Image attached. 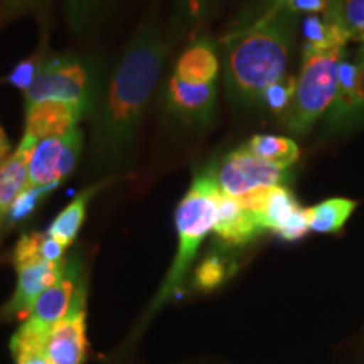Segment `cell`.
<instances>
[{
  "mask_svg": "<svg viewBox=\"0 0 364 364\" xmlns=\"http://www.w3.org/2000/svg\"><path fill=\"white\" fill-rule=\"evenodd\" d=\"M167 56L169 44L164 39L159 22L144 21L124 49L90 118L93 122L95 157L100 164L118 167L129 161Z\"/></svg>",
  "mask_w": 364,
  "mask_h": 364,
  "instance_id": "cell-1",
  "label": "cell"
},
{
  "mask_svg": "<svg viewBox=\"0 0 364 364\" xmlns=\"http://www.w3.org/2000/svg\"><path fill=\"white\" fill-rule=\"evenodd\" d=\"M294 19V14L282 7L231 36L225 54V81L231 98L245 105L260 103L263 91L287 75Z\"/></svg>",
  "mask_w": 364,
  "mask_h": 364,
  "instance_id": "cell-2",
  "label": "cell"
},
{
  "mask_svg": "<svg viewBox=\"0 0 364 364\" xmlns=\"http://www.w3.org/2000/svg\"><path fill=\"white\" fill-rule=\"evenodd\" d=\"M221 188L218 184L215 164L194 176L188 194L182 198L176 211V226L179 247L161 292L157 294L154 309L162 306L179 289L196 253L211 230H215Z\"/></svg>",
  "mask_w": 364,
  "mask_h": 364,
  "instance_id": "cell-3",
  "label": "cell"
},
{
  "mask_svg": "<svg viewBox=\"0 0 364 364\" xmlns=\"http://www.w3.org/2000/svg\"><path fill=\"white\" fill-rule=\"evenodd\" d=\"M103 66L83 54H58L44 58L33 86L24 93L26 107L39 102L71 103L93 117L105 88Z\"/></svg>",
  "mask_w": 364,
  "mask_h": 364,
  "instance_id": "cell-4",
  "label": "cell"
},
{
  "mask_svg": "<svg viewBox=\"0 0 364 364\" xmlns=\"http://www.w3.org/2000/svg\"><path fill=\"white\" fill-rule=\"evenodd\" d=\"M343 51L302 53V68L297 76L294 100L289 110L282 115L287 130L295 135H306L329 110L338 95Z\"/></svg>",
  "mask_w": 364,
  "mask_h": 364,
  "instance_id": "cell-5",
  "label": "cell"
},
{
  "mask_svg": "<svg viewBox=\"0 0 364 364\" xmlns=\"http://www.w3.org/2000/svg\"><path fill=\"white\" fill-rule=\"evenodd\" d=\"M83 134L75 129L70 134L44 139L36 144L27 167V188L59 186L75 171L83 152Z\"/></svg>",
  "mask_w": 364,
  "mask_h": 364,
  "instance_id": "cell-6",
  "label": "cell"
},
{
  "mask_svg": "<svg viewBox=\"0 0 364 364\" xmlns=\"http://www.w3.org/2000/svg\"><path fill=\"white\" fill-rule=\"evenodd\" d=\"M215 172L223 193L233 198H240L260 188L284 186L287 179L285 169L255 156L247 145L228 154L220 166L215 164Z\"/></svg>",
  "mask_w": 364,
  "mask_h": 364,
  "instance_id": "cell-7",
  "label": "cell"
},
{
  "mask_svg": "<svg viewBox=\"0 0 364 364\" xmlns=\"http://www.w3.org/2000/svg\"><path fill=\"white\" fill-rule=\"evenodd\" d=\"M85 285L81 284L70 311L49 332L44 351L51 364H81L86 353Z\"/></svg>",
  "mask_w": 364,
  "mask_h": 364,
  "instance_id": "cell-8",
  "label": "cell"
},
{
  "mask_svg": "<svg viewBox=\"0 0 364 364\" xmlns=\"http://www.w3.org/2000/svg\"><path fill=\"white\" fill-rule=\"evenodd\" d=\"M80 285V263L76 262V258H71L66 262L61 279L36 300L26 318V324L36 331L49 334L53 327L70 311Z\"/></svg>",
  "mask_w": 364,
  "mask_h": 364,
  "instance_id": "cell-9",
  "label": "cell"
},
{
  "mask_svg": "<svg viewBox=\"0 0 364 364\" xmlns=\"http://www.w3.org/2000/svg\"><path fill=\"white\" fill-rule=\"evenodd\" d=\"M263 230H272L287 241L304 238L309 228L307 209L300 208L292 191L285 186H273L260 211L257 213Z\"/></svg>",
  "mask_w": 364,
  "mask_h": 364,
  "instance_id": "cell-10",
  "label": "cell"
},
{
  "mask_svg": "<svg viewBox=\"0 0 364 364\" xmlns=\"http://www.w3.org/2000/svg\"><path fill=\"white\" fill-rule=\"evenodd\" d=\"M166 107L186 124L209 125L216 112V83H186L174 75L166 86Z\"/></svg>",
  "mask_w": 364,
  "mask_h": 364,
  "instance_id": "cell-11",
  "label": "cell"
},
{
  "mask_svg": "<svg viewBox=\"0 0 364 364\" xmlns=\"http://www.w3.org/2000/svg\"><path fill=\"white\" fill-rule=\"evenodd\" d=\"M66 262L53 263V262H29L16 265L17 270V287L16 294L9 304V314L16 316H29L31 309L41 295H43L49 287L56 284L65 272Z\"/></svg>",
  "mask_w": 364,
  "mask_h": 364,
  "instance_id": "cell-12",
  "label": "cell"
},
{
  "mask_svg": "<svg viewBox=\"0 0 364 364\" xmlns=\"http://www.w3.org/2000/svg\"><path fill=\"white\" fill-rule=\"evenodd\" d=\"M85 118L83 110L71 103L39 102L26 107V134L38 140L63 136L78 129Z\"/></svg>",
  "mask_w": 364,
  "mask_h": 364,
  "instance_id": "cell-13",
  "label": "cell"
},
{
  "mask_svg": "<svg viewBox=\"0 0 364 364\" xmlns=\"http://www.w3.org/2000/svg\"><path fill=\"white\" fill-rule=\"evenodd\" d=\"M263 228L255 213L238 201V198L228 196L221 191L218 203V216L215 233L230 245H245L263 233Z\"/></svg>",
  "mask_w": 364,
  "mask_h": 364,
  "instance_id": "cell-14",
  "label": "cell"
},
{
  "mask_svg": "<svg viewBox=\"0 0 364 364\" xmlns=\"http://www.w3.org/2000/svg\"><path fill=\"white\" fill-rule=\"evenodd\" d=\"M39 140L24 134L21 144L11 154V157L0 167V226L9 220L12 204L27 188V167L29 157Z\"/></svg>",
  "mask_w": 364,
  "mask_h": 364,
  "instance_id": "cell-15",
  "label": "cell"
},
{
  "mask_svg": "<svg viewBox=\"0 0 364 364\" xmlns=\"http://www.w3.org/2000/svg\"><path fill=\"white\" fill-rule=\"evenodd\" d=\"M218 71H220V61L215 46L208 38H199L177 59L174 76L186 83L208 85L216 83Z\"/></svg>",
  "mask_w": 364,
  "mask_h": 364,
  "instance_id": "cell-16",
  "label": "cell"
},
{
  "mask_svg": "<svg viewBox=\"0 0 364 364\" xmlns=\"http://www.w3.org/2000/svg\"><path fill=\"white\" fill-rule=\"evenodd\" d=\"M302 33L306 38L304 51L307 53H327L343 51L349 43V36L339 26L332 24L324 16L311 14L302 22Z\"/></svg>",
  "mask_w": 364,
  "mask_h": 364,
  "instance_id": "cell-17",
  "label": "cell"
},
{
  "mask_svg": "<svg viewBox=\"0 0 364 364\" xmlns=\"http://www.w3.org/2000/svg\"><path fill=\"white\" fill-rule=\"evenodd\" d=\"M358 201L348 198H331L307 209L309 228L317 233H338L351 218Z\"/></svg>",
  "mask_w": 364,
  "mask_h": 364,
  "instance_id": "cell-18",
  "label": "cell"
},
{
  "mask_svg": "<svg viewBox=\"0 0 364 364\" xmlns=\"http://www.w3.org/2000/svg\"><path fill=\"white\" fill-rule=\"evenodd\" d=\"M98 188L100 186L86 189L85 193H81L75 201H71L61 213H59L56 220H54L51 223V226H49L48 235L56 240L58 243H61L65 248L70 247L76 236H78L81 226H83L85 223L86 209H88L91 196L97 193Z\"/></svg>",
  "mask_w": 364,
  "mask_h": 364,
  "instance_id": "cell-19",
  "label": "cell"
},
{
  "mask_svg": "<svg viewBox=\"0 0 364 364\" xmlns=\"http://www.w3.org/2000/svg\"><path fill=\"white\" fill-rule=\"evenodd\" d=\"M245 145L255 156L285 171H289L300 157L299 145L287 136L255 135Z\"/></svg>",
  "mask_w": 364,
  "mask_h": 364,
  "instance_id": "cell-20",
  "label": "cell"
},
{
  "mask_svg": "<svg viewBox=\"0 0 364 364\" xmlns=\"http://www.w3.org/2000/svg\"><path fill=\"white\" fill-rule=\"evenodd\" d=\"M322 16L339 26L351 41L364 38V0H331Z\"/></svg>",
  "mask_w": 364,
  "mask_h": 364,
  "instance_id": "cell-21",
  "label": "cell"
},
{
  "mask_svg": "<svg viewBox=\"0 0 364 364\" xmlns=\"http://www.w3.org/2000/svg\"><path fill=\"white\" fill-rule=\"evenodd\" d=\"M48 336L49 334L36 331L24 322L11 341L16 364H51L44 351Z\"/></svg>",
  "mask_w": 364,
  "mask_h": 364,
  "instance_id": "cell-22",
  "label": "cell"
},
{
  "mask_svg": "<svg viewBox=\"0 0 364 364\" xmlns=\"http://www.w3.org/2000/svg\"><path fill=\"white\" fill-rule=\"evenodd\" d=\"M108 2L110 0H66V19L71 33L78 38L88 36L98 24Z\"/></svg>",
  "mask_w": 364,
  "mask_h": 364,
  "instance_id": "cell-23",
  "label": "cell"
},
{
  "mask_svg": "<svg viewBox=\"0 0 364 364\" xmlns=\"http://www.w3.org/2000/svg\"><path fill=\"white\" fill-rule=\"evenodd\" d=\"M295 86H297V78L285 75L284 78L275 81L263 91L260 103L265 105L268 110L275 115H284L294 100Z\"/></svg>",
  "mask_w": 364,
  "mask_h": 364,
  "instance_id": "cell-24",
  "label": "cell"
},
{
  "mask_svg": "<svg viewBox=\"0 0 364 364\" xmlns=\"http://www.w3.org/2000/svg\"><path fill=\"white\" fill-rule=\"evenodd\" d=\"M56 188V184L43 186V188H26L16 199V203L12 204L11 213H9V223L16 225V223L29 218L36 211V208L44 201L46 196L51 194Z\"/></svg>",
  "mask_w": 364,
  "mask_h": 364,
  "instance_id": "cell-25",
  "label": "cell"
},
{
  "mask_svg": "<svg viewBox=\"0 0 364 364\" xmlns=\"http://www.w3.org/2000/svg\"><path fill=\"white\" fill-rule=\"evenodd\" d=\"M225 263H223L218 257H208L206 260L199 265L198 272H196V284H198L199 289L211 290L225 280Z\"/></svg>",
  "mask_w": 364,
  "mask_h": 364,
  "instance_id": "cell-26",
  "label": "cell"
},
{
  "mask_svg": "<svg viewBox=\"0 0 364 364\" xmlns=\"http://www.w3.org/2000/svg\"><path fill=\"white\" fill-rule=\"evenodd\" d=\"M43 59L44 58H41V56H33L29 59H24V61H21L19 65H17L11 71V75L7 76V81L12 86H16L17 90L24 91V93H26V91L29 90L31 86H33L36 76H38L39 66H41V63H43Z\"/></svg>",
  "mask_w": 364,
  "mask_h": 364,
  "instance_id": "cell-27",
  "label": "cell"
},
{
  "mask_svg": "<svg viewBox=\"0 0 364 364\" xmlns=\"http://www.w3.org/2000/svg\"><path fill=\"white\" fill-rule=\"evenodd\" d=\"M354 59H356L359 66V76H358V107H356V117H354V130L364 125V38L359 39V48L354 53Z\"/></svg>",
  "mask_w": 364,
  "mask_h": 364,
  "instance_id": "cell-28",
  "label": "cell"
},
{
  "mask_svg": "<svg viewBox=\"0 0 364 364\" xmlns=\"http://www.w3.org/2000/svg\"><path fill=\"white\" fill-rule=\"evenodd\" d=\"M179 4V11L184 14L186 17L194 22H199L208 16L211 11L215 0H177Z\"/></svg>",
  "mask_w": 364,
  "mask_h": 364,
  "instance_id": "cell-29",
  "label": "cell"
},
{
  "mask_svg": "<svg viewBox=\"0 0 364 364\" xmlns=\"http://www.w3.org/2000/svg\"><path fill=\"white\" fill-rule=\"evenodd\" d=\"M331 0H287L285 9L294 16L297 14H324Z\"/></svg>",
  "mask_w": 364,
  "mask_h": 364,
  "instance_id": "cell-30",
  "label": "cell"
},
{
  "mask_svg": "<svg viewBox=\"0 0 364 364\" xmlns=\"http://www.w3.org/2000/svg\"><path fill=\"white\" fill-rule=\"evenodd\" d=\"M11 157V142L9 139H0V167L4 166V162Z\"/></svg>",
  "mask_w": 364,
  "mask_h": 364,
  "instance_id": "cell-31",
  "label": "cell"
},
{
  "mask_svg": "<svg viewBox=\"0 0 364 364\" xmlns=\"http://www.w3.org/2000/svg\"><path fill=\"white\" fill-rule=\"evenodd\" d=\"M285 2L287 0H263V4H265L267 7V12L280 11V9L285 6Z\"/></svg>",
  "mask_w": 364,
  "mask_h": 364,
  "instance_id": "cell-32",
  "label": "cell"
},
{
  "mask_svg": "<svg viewBox=\"0 0 364 364\" xmlns=\"http://www.w3.org/2000/svg\"><path fill=\"white\" fill-rule=\"evenodd\" d=\"M6 134H4V130H2V127H0V139H6Z\"/></svg>",
  "mask_w": 364,
  "mask_h": 364,
  "instance_id": "cell-33",
  "label": "cell"
}]
</instances>
